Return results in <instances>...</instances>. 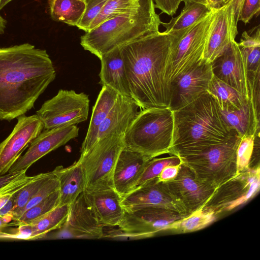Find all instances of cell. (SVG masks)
<instances>
[{"instance_id":"1","label":"cell","mask_w":260,"mask_h":260,"mask_svg":"<svg viewBox=\"0 0 260 260\" xmlns=\"http://www.w3.org/2000/svg\"><path fill=\"white\" fill-rule=\"evenodd\" d=\"M55 76L45 50L29 43L0 47V119L24 115Z\"/></svg>"},{"instance_id":"2","label":"cell","mask_w":260,"mask_h":260,"mask_svg":"<svg viewBox=\"0 0 260 260\" xmlns=\"http://www.w3.org/2000/svg\"><path fill=\"white\" fill-rule=\"evenodd\" d=\"M170 45L169 36L159 31L120 48L131 98L142 109L169 107Z\"/></svg>"},{"instance_id":"3","label":"cell","mask_w":260,"mask_h":260,"mask_svg":"<svg viewBox=\"0 0 260 260\" xmlns=\"http://www.w3.org/2000/svg\"><path fill=\"white\" fill-rule=\"evenodd\" d=\"M173 112L170 154L179 157L223 143L238 134L224 121L217 103L208 92Z\"/></svg>"},{"instance_id":"4","label":"cell","mask_w":260,"mask_h":260,"mask_svg":"<svg viewBox=\"0 0 260 260\" xmlns=\"http://www.w3.org/2000/svg\"><path fill=\"white\" fill-rule=\"evenodd\" d=\"M153 0H139L135 9L102 23L80 38L83 49L99 59L117 47L159 32Z\"/></svg>"},{"instance_id":"5","label":"cell","mask_w":260,"mask_h":260,"mask_svg":"<svg viewBox=\"0 0 260 260\" xmlns=\"http://www.w3.org/2000/svg\"><path fill=\"white\" fill-rule=\"evenodd\" d=\"M174 116L169 108L142 109L122 140L124 147L150 158L171 153Z\"/></svg>"},{"instance_id":"6","label":"cell","mask_w":260,"mask_h":260,"mask_svg":"<svg viewBox=\"0 0 260 260\" xmlns=\"http://www.w3.org/2000/svg\"><path fill=\"white\" fill-rule=\"evenodd\" d=\"M217 10H211L184 29L166 34L170 41L167 69L169 84L203 59L206 41Z\"/></svg>"},{"instance_id":"7","label":"cell","mask_w":260,"mask_h":260,"mask_svg":"<svg viewBox=\"0 0 260 260\" xmlns=\"http://www.w3.org/2000/svg\"><path fill=\"white\" fill-rule=\"evenodd\" d=\"M240 139L237 134L223 143L180 158L198 177L217 188L237 175L236 151Z\"/></svg>"},{"instance_id":"8","label":"cell","mask_w":260,"mask_h":260,"mask_svg":"<svg viewBox=\"0 0 260 260\" xmlns=\"http://www.w3.org/2000/svg\"><path fill=\"white\" fill-rule=\"evenodd\" d=\"M122 138L110 135L100 139L78 161L83 168L85 190L113 188V175L119 155L124 147Z\"/></svg>"},{"instance_id":"9","label":"cell","mask_w":260,"mask_h":260,"mask_svg":"<svg viewBox=\"0 0 260 260\" xmlns=\"http://www.w3.org/2000/svg\"><path fill=\"white\" fill-rule=\"evenodd\" d=\"M123 208V217L116 236L134 239L149 238L159 232L168 231L172 224L186 216L161 207Z\"/></svg>"},{"instance_id":"10","label":"cell","mask_w":260,"mask_h":260,"mask_svg":"<svg viewBox=\"0 0 260 260\" xmlns=\"http://www.w3.org/2000/svg\"><path fill=\"white\" fill-rule=\"evenodd\" d=\"M89 99L84 92L60 89L57 94L44 103L37 112L44 129L85 121L88 116Z\"/></svg>"},{"instance_id":"11","label":"cell","mask_w":260,"mask_h":260,"mask_svg":"<svg viewBox=\"0 0 260 260\" xmlns=\"http://www.w3.org/2000/svg\"><path fill=\"white\" fill-rule=\"evenodd\" d=\"M260 167H249L219 186L203 207L216 214L246 203L259 191Z\"/></svg>"},{"instance_id":"12","label":"cell","mask_w":260,"mask_h":260,"mask_svg":"<svg viewBox=\"0 0 260 260\" xmlns=\"http://www.w3.org/2000/svg\"><path fill=\"white\" fill-rule=\"evenodd\" d=\"M213 75L211 63L203 59L176 77L169 84V108L172 111L179 109L207 92Z\"/></svg>"},{"instance_id":"13","label":"cell","mask_w":260,"mask_h":260,"mask_svg":"<svg viewBox=\"0 0 260 260\" xmlns=\"http://www.w3.org/2000/svg\"><path fill=\"white\" fill-rule=\"evenodd\" d=\"M44 129L37 114L21 116L10 135L0 143V176L9 173L10 169Z\"/></svg>"},{"instance_id":"14","label":"cell","mask_w":260,"mask_h":260,"mask_svg":"<svg viewBox=\"0 0 260 260\" xmlns=\"http://www.w3.org/2000/svg\"><path fill=\"white\" fill-rule=\"evenodd\" d=\"M104 228L83 191L71 205L68 218L55 238L101 239Z\"/></svg>"},{"instance_id":"15","label":"cell","mask_w":260,"mask_h":260,"mask_svg":"<svg viewBox=\"0 0 260 260\" xmlns=\"http://www.w3.org/2000/svg\"><path fill=\"white\" fill-rule=\"evenodd\" d=\"M166 183L171 192L184 206L188 215L202 208L216 189L198 177L182 162L176 178Z\"/></svg>"},{"instance_id":"16","label":"cell","mask_w":260,"mask_h":260,"mask_svg":"<svg viewBox=\"0 0 260 260\" xmlns=\"http://www.w3.org/2000/svg\"><path fill=\"white\" fill-rule=\"evenodd\" d=\"M213 75L250 99V85L245 61L238 43L234 41L211 63Z\"/></svg>"},{"instance_id":"17","label":"cell","mask_w":260,"mask_h":260,"mask_svg":"<svg viewBox=\"0 0 260 260\" xmlns=\"http://www.w3.org/2000/svg\"><path fill=\"white\" fill-rule=\"evenodd\" d=\"M79 131V129L76 125L44 129L32 140L26 152L16 161L9 172L27 170L48 153L77 137Z\"/></svg>"},{"instance_id":"18","label":"cell","mask_w":260,"mask_h":260,"mask_svg":"<svg viewBox=\"0 0 260 260\" xmlns=\"http://www.w3.org/2000/svg\"><path fill=\"white\" fill-rule=\"evenodd\" d=\"M121 204L123 207H161L188 215L185 207L171 192L166 182L159 181L157 177L136 187L121 198Z\"/></svg>"},{"instance_id":"19","label":"cell","mask_w":260,"mask_h":260,"mask_svg":"<svg viewBox=\"0 0 260 260\" xmlns=\"http://www.w3.org/2000/svg\"><path fill=\"white\" fill-rule=\"evenodd\" d=\"M237 24L231 0L215 12L206 43L204 60L211 63L235 41Z\"/></svg>"},{"instance_id":"20","label":"cell","mask_w":260,"mask_h":260,"mask_svg":"<svg viewBox=\"0 0 260 260\" xmlns=\"http://www.w3.org/2000/svg\"><path fill=\"white\" fill-rule=\"evenodd\" d=\"M151 159L123 147L117 159L113 175L114 188L121 198L136 188L145 167Z\"/></svg>"},{"instance_id":"21","label":"cell","mask_w":260,"mask_h":260,"mask_svg":"<svg viewBox=\"0 0 260 260\" xmlns=\"http://www.w3.org/2000/svg\"><path fill=\"white\" fill-rule=\"evenodd\" d=\"M139 105L131 97L119 94L115 104L99 127L96 141L110 135L123 138L139 113Z\"/></svg>"},{"instance_id":"22","label":"cell","mask_w":260,"mask_h":260,"mask_svg":"<svg viewBox=\"0 0 260 260\" xmlns=\"http://www.w3.org/2000/svg\"><path fill=\"white\" fill-rule=\"evenodd\" d=\"M103 227L118 226L123 217L121 198L113 188L84 191Z\"/></svg>"},{"instance_id":"23","label":"cell","mask_w":260,"mask_h":260,"mask_svg":"<svg viewBox=\"0 0 260 260\" xmlns=\"http://www.w3.org/2000/svg\"><path fill=\"white\" fill-rule=\"evenodd\" d=\"M100 59V84L111 88L121 95L131 97L120 47L104 54Z\"/></svg>"},{"instance_id":"24","label":"cell","mask_w":260,"mask_h":260,"mask_svg":"<svg viewBox=\"0 0 260 260\" xmlns=\"http://www.w3.org/2000/svg\"><path fill=\"white\" fill-rule=\"evenodd\" d=\"M53 171L59 183L58 206L71 205L85 190V178L82 167L77 160L66 168L57 166Z\"/></svg>"},{"instance_id":"25","label":"cell","mask_w":260,"mask_h":260,"mask_svg":"<svg viewBox=\"0 0 260 260\" xmlns=\"http://www.w3.org/2000/svg\"><path fill=\"white\" fill-rule=\"evenodd\" d=\"M119 94L107 86H102L95 103L80 153L87 151L96 141L99 127L115 104Z\"/></svg>"},{"instance_id":"26","label":"cell","mask_w":260,"mask_h":260,"mask_svg":"<svg viewBox=\"0 0 260 260\" xmlns=\"http://www.w3.org/2000/svg\"><path fill=\"white\" fill-rule=\"evenodd\" d=\"M220 110L224 121L240 137L259 133V116L250 99L240 108Z\"/></svg>"},{"instance_id":"27","label":"cell","mask_w":260,"mask_h":260,"mask_svg":"<svg viewBox=\"0 0 260 260\" xmlns=\"http://www.w3.org/2000/svg\"><path fill=\"white\" fill-rule=\"evenodd\" d=\"M48 5L53 20L76 26L86 8L83 0H49Z\"/></svg>"},{"instance_id":"28","label":"cell","mask_w":260,"mask_h":260,"mask_svg":"<svg viewBox=\"0 0 260 260\" xmlns=\"http://www.w3.org/2000/svg\"><path fill=\"white\" fill-rule=\"evenodd\" d=\"M207 92L215 99L220 109L240 108L248 100L214 75Z\"/></svg>"},{"instance_id":"29","label":"cell","mask_w":260,"mask_h":260,"mask_svg":"<svg viewBox=\"0 0 260 260\" xmlns=\"http://www.w3.org/2000/svg\"><path fill=\"white\" fill-rule=\"evenodd\" d=\"M211 10L201 3L185 4L179 15L172 17L168 22H161V24L166 28L164 32L168 34L184 29L205 16Z\"/></svg>"},{"instance_id":"30","label":"cell","mask_w":260,"mask_h":260,"mask_svg":"<svg viewBox=\"0 0 260 260\" xmlns=\"http://www.w3.org/2000/svg\"><path fill=\"white\" fill-rule=\"evenodd\" d=\"M216 215L212 210L202 207L174 222L168 231L178 233L196 232L212 223L215 220Z\"/></svg>"},{"instance_id":"31","label":"cell","mask_w":260,"mask_h":260,"mask_svg":"<svg viewBox=\"0 0 260 260\" xmlns=\"http://www.w3.org/2000/svg\"><path fill=\"white\" fill-rule=\"evenodd\" d=\"M70 206H57L43 216L29 222L35 228L37 239H41L49 232L60 229L66 221Z\"/></svg>"},{"instance_id":"32","label":"cell","mask_w":260,"mask_h":260,"mask_svg":"<svg viewBox=\"0 0 260 260\" xmlns=\"http://www.w3.org/2000/svg\"><path fill=\"white\" fill-rule=\"evenodd\" d=\"M53 174L52 171L35 175L34 178L15 194L13 221L18 218L20 211L29 200Z\"/></svg>"},{"instance_id":"33","label":"cell","mask_w":260,"mask_h":260,"mask_svg":"<svg viewBox=\"0 0 260 260\" xmlns=\"http://www.w3.org/2000/svg\"><path fill=\"white\" fill-rule=\"evenodd\" d=\"M139 4V0H108L102 10L90 24L88 31L102 23L129 12Z\"/></svg>"},{"instance_id":"34","label":"cell","mask_w":260,"mask_h":260,"mask_svg":"<svg viewBox=\"0 0 260 260\" xmlns=\"http://www.w3.org/2000/svg\"><path fill=\"white\" fill-rule=\"evenodd\" d=\"M59 189L53 192L45 199L34 207L25 211L16 220L11 222V225L30 222L46 214L58 205Z\"/></svg>"},{"instance_id":"35","label":"cell","mask_w":260,"mask_h":260,"mask_svg":"<svg viewBox=\"0 0 260 260\" xmlns=\"http://www.w3.org/2000/svg\"><path fill=\"white\" fill-rule=\"evenodd\" d=\"M258 138L259 133L241 137L236 151L237 175L249 168L256 142Z\"/></svg>"},{"instance_id":"36","label":"cell","mask_w":260,"mask_h":260,"mask_svg":"<svg viewBox=\"0 0 260 260\" xmlns=\"http://www.w3.org/2000/svg\"><path fill=\"white\" fill-rule=\"evenodd\" d=\"M181 163L182 161L180 158L174 154L166 157H154L151 158L148 161L145 167L137 182L136 187L149 180L157 177L163 169L166 166L178 165Z\"/></svg>"},{"instance_id":"37","label":"cell","mask_w":260,"mask_h":260,"mask_svg":"<svg viewBox=\"0 0 260 260\" xmlns=\"http://www.w3.org/2000/svg\"><path fill=\"white\" fill-rule=\"evenodd\" d=\"M26 171H22L18 176L0 186V209L34 178V176L26 175Z\"/></svg>"},{"instance_id":"38","label":"cell","mask_w":260,"mask_h":260,"mask_svg":"<svg viewBox=\"0 0 260 260\" xmlns=\"http://www.w3.org/2000/svg\"><path fill=\"white\" fill-rule=\"evenodd\" d=\"M59 180L56 174L54 172L53 175H52L45 183L37 193L29 200L25 207L20 211L18 218H19L25 211L34 207L45 199L53 192L59 189Z\"/></svg>"},{"instance_id":"39","label":"cell","mask_w":260,"mask_h":260,"mask_svg":"<svg viewBox=\"0 0 260 260\" xmlns=\"http://www.w3.org/2000/svg\"><path fill=\"white\" fill-rule=\"evenodd\" d=\"M240 48L245 61L250 83L257 75L260 74V45L240 47Z\"/></svg>"},{"instance_id":"40","label":"cell","mask_w":260,"mask_h":260,"mask_svg":"<svg viewBox=\"0 0 260 260\" xmlns=\"http://www.w3.org/2000/svg\"><path fill=\"white\" fill-rule=\"evenodd\" d=\"M107 1L108 0H85V10L77 27L85 32H87L90 24L99 14Z\"/></svg>"},{"instance_id":"41","label":"cell","mask_w":260,"mask_h":260,"mask_svg":"<svg viewBox=\"0 0 260 260\" xmlns=\"http://www.w3.org/2000/svg\"><path fill=\"white\" fill-rule=\"evenodd\" d=\"M260 10V0H244L240 16L239 21L245 24L249 23L254 15H258Z\"/></svg>"},{"instance_id":"42","label":"cell","mask_w":260,"mask_h":260,"mask_svg":"<svg viewBox=\"0 0 260 260\" xmlns=\"http://www.w3.org/2000/svg\"><path fill=\"white\" fill-rule=\"evenodd\" d=\"M155 8L161 13L173 16L176 12L181 3V0H153Z\"/></svg>"},{"instance_id":"43","label":"cell","mask_w":260,"mask_h":260,"mask_svg":"<svg viewBox=\"0 0 260 260\" xmlns=\"http://www.w3.org/2000/svg\"><path fill=\"white\" fill-rule=\"evenodd\" d=\"M181 164L169 165L165 167L157 177L158 180L167 182L173 180L178 173Z\"/></svg>"},{"instance_id":"44","label":"cell","mask_w":260,"mask_h":260,"mask_svg":"<svg viewBox=\"0 0 260 260\" xmlns=\"http://www.w3.org/2000/svg\"><path fill=\"white\" fill-rule=\"evenodd\" d=\"M184 4L191 3H201L207 6L211 10L218 9L223 5L224 3L223 0H181Z\"/></svg>"},{"instance_id":"45","label":"cell","mask_w":260,"mask_h":260,"mask_svg":"<svg viewBox=\"0 0 260 260\" xmlns=\"http://www.w3.org/2000/svg\"><path fill=\"white\" fill-rule=\"evenodd\" d=\"M244 1V0H232L234 10L235 20L237 24L239 21L240 13Z\"/></svg>"},{"instance_id":"46","label":"cell","mask_w":260,"mask_h":260,"mask_svg":"<svg viewBox=\"0 0 260 260\" xmlns=\"http://www.w3.org/2000/svg\"><path fill=\"white\" fill-rule=\"evenodd\" d=\"M22 171L16 172H9L4 175L0 176V186H2L3 185L5 184L7 182L18 176Z\"/></svg>"},{"instance_id":"47","label":"cell","mask_w":260,"mask_h":260,"mask_svg":"<svg viewBox=\"0 0 260 260\" xmlns=\"http://www.w3.org/2000/svg\"><path fill=\"white\" fill-rule=\"evenodd\" d=\"M11 221H13L12 216L0 218V231H2V229L4 228L10 226Z\"/></svg>"},{"instance_id":"48","label":"cell","mask_w":260,"mask_h":260,"mask_svg":"<svg viewBox=\"0 0 260 260\" xmlns=\"http://www.w3.org/2000/svg\"><path fill=\"white\" fill-rule=\"evenodd\" d=\"M6 24V20L0 15V34L4 33Z\"/></svg>"},{"instance_id":"49","label":"cell","mask_w":260,"mask_h":260,"mask_svg":"<svg viewBox=\"0 0 260 260\" xmlns=\"http://www.w3.org/2000/svg\"><path fill=\"white\" fill-rule=\"evenodd\" d=\"M12 0H0V10Z\"/></svg>"},{"instance_id":"50","label":"cell","mask_w":260,"mask_h":260,"mask_svg":"<svg viewBox=\"0 0 260 260\" xmlns=\"http://www.w3.org/2000/svg\"><path fill=\"white\" fill-rule=\"evenodd\" d=\"M230 1H231V0H223V2L224 3V4H226V3H228L229 2H230Z\"/></svg>"},{"instance_id":"51","label":"cell","mask_w":260,"mask_h":260,"mask_svg":"<svg viewBox=\"0 0 260 260\" xmlns=\"http://www.w3.org/2000/svg\"><path fill=\"white\" fill-rule=\"evenodd\" d=\"M83 1H85V0H83Z\"/></svg>"}]
</instances>
